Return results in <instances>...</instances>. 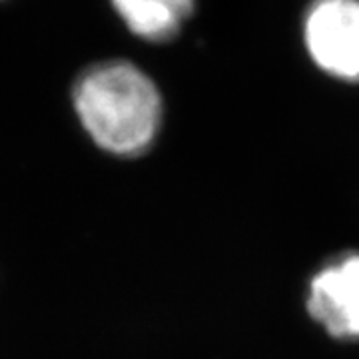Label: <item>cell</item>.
Listing matches in <instances>:
<instances>
[{"mask_svg": "<svg viewBox=\"0 0 359 359\" xmlns=\"http://www.w3.org/2000/svg\"><path fill=\"white\" fill-rule=\"evenodd\" d=\"M72 98L90 138L110 154H140L160 130L162 98L154 80L126 60L86 68Z\"/></svg>", "mask_w": 359, "mask_h": 359, "instance_id": "obj_1", "label": "cell"}, {"mask_svg": "<svg viewBox=\"0 0 359 359\" xmlns=\"http://www.w3.org/2000/svg\"><path fill=\"white\" fill-rule=\"evenodd\" d=\"M304 40L323 72L359 82V0H318L306 14Z\"/></svg>", "mask_w": 359, "mask_h": 359, "instance_id": "obj_2", "label": "cell"}, {"mask_svg": "<svg viewBox=\"0 0 359 359\" xmlns=\"http://www.w3.org/2000/svg\"><path fill=\"white\" fill-rule=\"evenodd\" d=\"M308 309L330 335L359 339V254L337 257L313 276Z\"/></svg>", "mask_w": 359, "mask_h": 359, "instance_id": "obj_3", "label": "cell"}, {"mask_svg": "<svg viewBox=\"0 0 359 359\" xmlns=\"http://www.w3.org/2000/svg\"><path fill=\"white\" fill-rule=\"evenodd\" d=\"M110 4L130 32L146 42L178 36L194 13V0H110Z\"/></svg>", "mask_w": 359, "mask_h": 359, "instance_id": "obj_4", "label": "cell"}]
</instances>
